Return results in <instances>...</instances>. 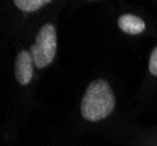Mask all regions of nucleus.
Here are the masks:
<instances>
[{
  "label": "nucleus",
  "mask_w": 157,
  "mask_h": 146,
  "mask_svg": "<svg viewBox=\"0 0 157 146\" xmlns=\"http://www.w3.org/2000/svg\"><path fill=\"white\" fill-rule=\"evenodd\" d=\"M115 106V96L105 80L92 82L81 102V113L90 122H98L109 116Z\"/></svg>",
  "instance_id": "f257e3e1"
},
{
  "label": "nucleus",
  "mask_w": 157,
  "mask_h": 146,
  "mask_svg": "<svg viewBox=\"0 0 157 146\" xmlns=\"http://www.w3.org/2000/svg\"><path fill=\"white\" fill-rule=\"evenodd\" d=\"M29 52L36 68H45L54 60L56 54V31L53 25L46 24L40 28L35 43Z\"/></svg>",
  "instance_id": "f03ea898"
},
{
  "label": "nucleus",
  "mask_w": 157,
  "mask_h": 146,
  "mask_svg": "<svg viewBox=\"0 0 157 146\" xmlns=\"http://www.w3.org/2000/svg\"><path fill=\"white\" fill-rule=\"evenodd\" d=\"M33 61L29 50H22L18 54L15 60V78L20 84L26 86L33 77Z\"/></svg>",
  "instance_id": "7ed1b4c3"
},
{
  "label": "nucleus",
  "mask_w": 157,
  "mask_h": 146,
  "mask_svg": "<svg viewBox=\"0 0 157 146\" xmlns=\"http://www.w3.org/2000/svg\"><path fill=\"white\" fill-rule=\"evenodd\" d=\"M118 27L124 33L136 35V34H141L144 31L145 22L140 16L132 15V14H123L118 19Z\"/></svg>",
  "instance_id": "20e7f679"
},
{
  "label": "nucleus",
  "mask_w": 157,
  "mask_h": 146,
  "mask_svg": "<svg viewBox=\"0 0 157 146\" xmlns=\"http://www.w3.org/2000/svg\"><path fill=\"white\" fill-rule=\"evenodd\" d=\"M47 4H51L49 0H15L14 5L19 8L20 11L31 13L40 9L41 7L46 6Z\"/></svg>",
  "instance_id": "39448f33"
},
{
  "label": "nucleus",
  "mask_w": 157,
  "mask_h": 146,
  "mask_svg": "<svg viewBox=\"0 0 157 146\" xmlns=\"http://www.w3.org/2000/svg\"><path fill=\"white\" fill-rule=\"evenodd\" d=\"M149 70L152 75L157 76V47L152 50L149 60Z\"/></svg>",
  "instance_id": "423d86ee"
}]
</instances>
